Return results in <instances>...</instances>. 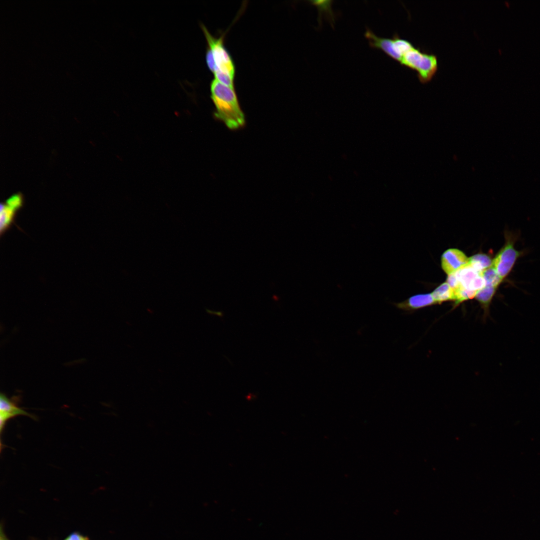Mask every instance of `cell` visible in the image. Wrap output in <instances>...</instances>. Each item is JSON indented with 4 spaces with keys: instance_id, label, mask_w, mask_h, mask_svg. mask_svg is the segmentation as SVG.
I'll list each match as a JSON object with an SVG mask.
<instances>
[{
    "instance_id": "8",
    "label": "cell",
    "mask_w": 540,
    "mask_h": 540,
    "mask_svg": "<svg viewBox=\"0 0 540 540\" xmlns=\"http://www.w3.org/2000/svg\"><path fill=\"white\" fill-rule=\"evenodd\" d=\"M435 304L436 303L432 294L415 295L404 301L394 304L398 308L407 311L416 310Z\"/></svg>"
},
{
    "instance_id": "4",
    "label": "cell",
    "mask_w": 540,
    "mask_h": 540,
    "mask_svg": "<svg viewBox=\"0 0 540 540\" xmlns=\"http://www.w3.org/2000/svg\"><path fill=\"white\" fill-rule=\"evenodd\" d=\"M208 42V48L211 50L215 64L214 75L222 73L234 78L235 66L232 60L226 49L223 36L215 38L212 36L204 26H202Z\"/></svg>"
},
{
    "instance_id": "9",
    "label": "cell",
    "mask_w": 540,
    "mask_h": 540,
    "mask_svg": "<svg viewBox=\"0 0 540 540\" xmlns=\"http://www.w3.org/2000/svg\"><path fill=\"white\" fill-rule=\"evenodd\" d=\"M20 207L10 203L0 206V233L2 236L14 223L16 211Z\"/></svg>"
},
{
    "instance_id": "19",
    "label": "cell",
    "mask_w": 540,
    "mask_h": 540,
    "mask_svg": "<svg viewBox=\"0 0 540 540\" xmlns=\"http://www.w3.org/2000/svg\"><path fill=\"white\" fill-rule=\"evenodd\" d=\"M0 540H9L2 531V526L0 527Z\"/></svg>"
},
{
    "instance_id": "12",
    "label": "cell",
    "mask_w": 540,
    "mask_h": 540,
    "mask_svg": "<svg viewBox=\"0 0 540 540\" xmlns=\"http://www.w3.org/2000/svg\"><path fill=\"white\" fill-rule=\"evenodd\" d=\"M431 294L436 304L454 299V290L446 282L439 286Z\"/></svg>"
},
{
    "instance_id": "15",
    "label": "cell",
    "mask_w": 540,
    "mask_h": 540,
    "mask_svg": "<svg viewBox=\"0 0 540 540\" xmlns=\"http://www.w3.org/2000/svg\"><path fill=\"white\" fill-rule=\"evenodd\" d=\"M476 292V291L467 290L462 286L454 290L455 304H458L466 300L474 298Z\"/></svg>"
},
{
    "instance_id": "7",
    "label": "cell",
    "mask_w": 540,
    "mask_h": 540,
    "mask_svg": "<svg viewBox=\"0 0 540 540\" xmlns=\"http://www.w3.org/2000/svg\"><path fill=\"white\" fill-rule=\"evenodd\" d=\"M414 46L409 40L395 34L386 41L384 52L400 64L404 55Z\"/></svg>"
},
{
    "instance_id": "3",
    "label": "cell",
    "mask_w": 540,
    "mask_h": 540,
    "mask_svg": "<svg viewBox=\"0 0 540 540\" xmlns=\"http://www.w3.org/2000/svg\"><path fill=\"white\" fill-rule=\"evenodd\" d=\"M504 238V244L492 260V266L502 280L510 273L517 260L522 254L514 247L517 239L516 234L505 231Z\"/></svg>"
},
{
    "instance_id": "2",
    "label": "cell",
    "mask_w": 540,
    "mask_h": 540,
    "mask_svg": "<svg viewBox=\"0 0 540 540\" xmlns=\"http://www.w3.org/2000/svg\"><path fill=\"white\" fill-rule=\"evenodd\" d=\"M400 64L416 71L420 82L422 84L431 81L438 70L436 56L415 46L404 55Z\"/></svg>"
},
{
    "instance_id": "18",
    "label": "cell",
    "mask_w": 540,
    "mask_h": 540,
    "mask_svg": "<svg viewBox=\"0 0 540 540\" xmlns=\"http://www.w3.org/2000/svg\"><path fill=\"white\" fill-rule=\"evenodd\" d=\"M206 312L209 314L217 315L220 317H222L223 316V312H220V311H218V312L212 311V310H208L207 308H206Z\"/></svg>"
},
{
    "instance_id": "16",
    "label": "cell",
    "mask_w": 540,
    "mask_h": 540,
    "mask_svg": "<svg viewBox=\"0 0 540 540\" xmlns=\"http://www.w3.org/2000/svg\"><path fill=\"white\" fill-rule=\"evenodd\" d=\"M446 282L454 290H456L462 286L460 282L457 278L455 273L448 275L447 278Z\"/></svg>"
},
{
    "instance_id": "14",
    "label": "cell",
    "mask_w": 540,
    "mask_h": 540,
    "mask_svg": "<svg viewBox=\"0 0 540 540\" xmlns=\"http://www.w3.org/2000/svg\"><path fill=\"white\" fill-rule=\"evenodd\" d=\"M482 276L486 282V285L498 288L503 281L492 266L482 271Z\"/></svg>"
},
{
    "instance_id": "6",
    "label": "cell",
    "mask_w": 540,
    "mask_h": 540,
    "mask_svg": "<svg viewBox=\"0 0 540 540\" xmlns=\"http://www.w3.org/2000/svg\"><path fill=\"white\" fill-rule=\"evenodd\" d=\"M468 262V258L466 256L456 248L447 250L441 258L442 267L448 276L455 273Z\"/></svg>"
},
{
    "instance_id": "10",
    "label": "cell",
    "mask_w": 540,
    "mask_h": 540,
    "mask_svg": "<svg viewBox=\"0 0 540 540\" xmlns=\"http://www.w3.org/2000/svg\"><path fill=\"white\" fill-rule=\"evenodd\" d=\"M0 412L10 415L12 418L17 416H26L34 420H36V416L29 414L22 408L17 406L16 404L12 400L8 398L2 393L0 394Z\"/></svg>"
},
{
    "instance_id": "1",
    "label": "cell",
    "mask_w": 540,
    "mask_h": 540,
    "mask_svg": "<svg viewBox=\"0 0 540 540\" xmlns=\"http://www.w3.org/2000/svg\"><path fill=\"white\" fill-rule=\"evenodd\" d=\"M210 97L215 106L214 116L230 130L241 128L246 123L234 88L227 86L216 78L210 84Z\"/></svg>"
},
{
    "instance_id": "17",
    "label": "cell",
    "mask_w": 540,
    "mask_h": 540,
    "mask_svg": "<svg viewBox=\"0 0 540 540\" xmlns=\"http://www.w3.org/2000/svg\"><path fill=\"white\" fill-rule=\"evenodd\" d=\"M64 540H89L88 538L78 532H74L68 536Z\"/></svg>"
},
{
    "instance_id": "11",
    "label": "cell",
    "mask_w": 540,
    "mask_h": 540,
    "mask_svg": "<svg viewBox=\"0 0 540 540\" xmlns=\"http://www.w3.org/2000/svg\"><path fill=\"white\" fill-rule=\"evenodd\" d=\"M497 288H498L492 286L486 285L484 287L476 292L474 298L483 308L485 316L488 313L490 305Z\"/></svg>"
},
{
    "instance_id": "13",
    "label": "cell",
    "mask_w": 540,
    "mask_h": 540,
    "mask_svg": "<svg viewBox=\"0 0 540 540\" xmlns=\"http://www.w3.org/2000/svg\"><path fill=\"white\" fill-rule=\"evenodd\" d=\"M492 260L484 254H478L468 258V264L480 272L492 266Z\"/></svg>"
},
{
    "instance_id": "5",
    "label": "cell",
    "mask_w": 540,
    "mask_h": 540,
    "mask_svg": "<svg viewBox=\"0 0 540 540\" xmlns=\"http://www.w3.org/2000/svg\"><path fill=\"white\" fill-rule=\"evenodd\" d=\"M461 286L472 291H478L486 286V282L480 272L468 264L455 272Z\"/></svg>"
}]
</instances>
